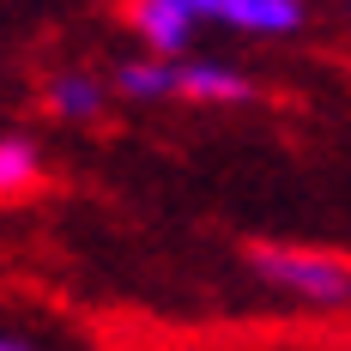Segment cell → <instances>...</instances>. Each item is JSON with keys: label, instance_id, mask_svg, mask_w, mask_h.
<instances>
[{"label": "cell", "instance_id": "6da1fadb", "mask_svg": "<svg viewBox=\"0 0 351 351\" xmlns=\"http://www.w3.org/2000/svg\"><path fill=\"white\" fill-rule=\"evenodd\" d=\"M254 267L273 285L297 291L303 303H346L351 297V267L333 254H309V248H254Z\"/></svg>", "mask_w": 351, "mask_h": 351}, {"label": "cell", "instance_id": "7a4b0ae2", "mask_svg": "<svg viewBox=\"0 0 351 351\" xmlns=\"http://www.w3.org/2000/svg\"><path fill=\"white\" fill-rule=\"evenodd\" d=\"M194 19H200L194 0H140V6H134V31H140L145 49H158V55H182L188 36H194Z\"/></svg>", "mask_w": 351, "mask_h": 351}, {"label": "cell", "instance_id": "3957f363", "mask_svg": "<svg viewBox=\"0 0 351 351\" xmlns=\"http://www.w3.org/2000/svg\"><path fill=\"white\" fill-rule=\"evenodd\" d=\"M200 12L237 25V31H297L303 25L297 0H200Z\"/></svg>", "mask_w": 351, "mask_h": 351}, {"label": "cell", "instance_id": "277c9868", "mask_svg": "<svg viewBox=\"0 0 351 351\" xmlns=\"http://www.w3.org/2000/svg\"><path fill=\"white\" fill-rule=\"evenodd\" d=\"M182 91L200 97V104H243L248 79H243V73H230L224 61H188V67H182Z\"/></svg>", "mask_w": 351, "mask_h": 351}, {"label": "cell", "instance_id": "5b68a950", "mask_svg": "<svg viewBox=\"0 0 351 351\" xmlns=\"http://www.w3.org/2000/svg\"><path fill=\"white\" fill-rule=\"evenodd\" d=\"M49 109L67 115V121H91V115L104 109V85L85 79V73H61V79L49 85Z\"/></svg>", "mask_w": 351, "mask_h": 351}, {"label": "cell", "instance_id": "8992f818", "mask_svg": "<svg viewBox=\"0 0 351 351\" xmlns=\"http://www.w3.org/2000/svg\"><path fill=\"white\" fill-rule=\"evenodd\" d=\"M115 91H128V97H170V91H182V67H164V61H128V67L115 73Z\"/></svg>", "mask_w": 351, "mask_h": 351}, {"label": "cell", "instance_id": "52a82bcc", "mask_svg": "<svg viewBox=\"0 0 351 351\" xmlns=\"http://www.w3.org/2000/svg\"><path fill=\"white\" fill-rule=\"evenodd\" d=\"M36 176H43V158H36L31 140H0V194H19V188H31Z\"/></svg>", "mask_w": 351, "mask_h": 351}, {"label": "cell", "instance_id": "ba28073f", "mask_svg": "<svg viewBox=\"0 0 351 351\" xmlns=\"http://www.w3.org/2000/svg\"><path fill=\"white\" fill-rule=\"evenodd\" d=\"M0 351H36L31 339H12V333H0Z\"/></svg>", "mask_w": 351, "mask_h": 351}]
</instances>
